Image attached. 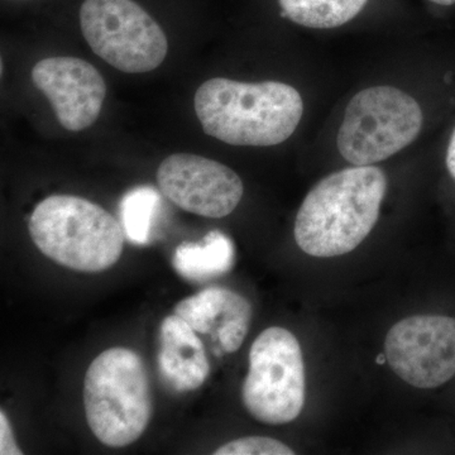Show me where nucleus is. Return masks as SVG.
Instances as JSON below:
<instances>
[{"label":"nucleus","mask_w":455,"mask_h":455,"mask_svg":"<svg viewBox=\"0 0 455 455\" xmlns=\"http://www.w3.org/2000/svg\"><path fill=\"white\" fill-rule=\"evenodd\" d=\"M386 190L387 179L379 167H349L326 176L299 209V248L319 259L352 252L376 226Z\"/></svg>","instance_id":"f257e3e1"},{"label":"nucleus","mask_w":455,"mask_h":455,"mask_svg":"<svg viewBox=\"0 0 455 455\" xmlns=\"http://www.w3.org/2000/svg\"><path fill=\"white\" fill-rule=\"evenodd\" d=\"M194 106L205 134L232 146L269 147L292 136L304 101L291 85L215 77L197 89Z\"/></svg>","instance_id":"f03ea898"},{"label":"nucleus","mask_w":455,"mask_h":455,"mask_svg":"<svg viewBox=\"0 0 455 455\" xmlns=\"http://www.w3.org/2000/svg\"><path fill=\"white\" fill-rule=\"evenodd\" d=\"M28 230L44 256L74 271H106L118 262L124 248L122 224L98 204L79 196L42 200Z\"/></svg>","instance_id":"7ed1b4c3"},{"label":"nucleus","mask_w":455,"mask_h":455,"mask_svg":"<svg viewBox=\"0 0 455 455\" xmlns=\"http://www.w3.org/2000/svg\"><path fill=\"white\" fill-rule=\"evenodd\" d=\"M86 421L99 442L124 448L139 440L152 416V395L142 358L132 349L104 350L84 381Z\"/></svg>","instance_id":"20e7f679"},{"label":"nucleus","mask_w":455,"mask_h":455,"mask_svg":"<svg viewBox=\"0 0 455 455\" xmlns=\"http://www.w3.org/2000/svg\"><path fill=\"white\" fill-rule=\"evenodd\" d=\"M423 122V110L411 95L392 86H372L347 106L338 149L355 166H372L411 145Z\"/></svg>","instance_id":"39448f33"},{"label":"nucleus","mask_w":455,"mask_h":455,"mask_svg":"<svg viewBox=\"0 0 455 455\" xmlns=\"http://www.w3.org/2000/svg\"><path fill=\"white\" fill-rule=\"evenodd\" d=\"M242 397L247 411L263 424L283 425L300 416L305 366L300 344L291 331L272 326L253 341Z\"/></svg>","instance_id":"423d86ee"},{"label":"nucleus","mask_w":455,"mask_h":455,"mask_svg":"<svg viewBox=\"0 0 455 455\" xmlns=\"http://www.w3.org/2000/svg\"><path fill=\"white\" fill-rule=\"evenodd\" d=\"M80 26L94 53L122 73H149L169 51L163 28L133 0H85Z\"/></svg>","instance_id":"0eeeda50"},{"label":"nucleus","mask_w":455,"mask_h":455,"mask_svg":"<svg viewBox=\"0 0 455 455\" xmlns=\"http://www.w3.org/2000/svg\"><path fill=\"white\" fill-rule=\"evenodd\" d=\"M391 370L423 390L440 387L455 376V319L415 315L396 323L385 341Z\"/></svg>","instance_id":"6e6552de"},{"label":"nucleus","mask_w":455,"mask_h":455,"mask_svg":"<svg viewBox=\"0 0 455 455\" xmlns=\"http://www.w3.org/2000/svg\"><path fill=\"white\" fill-rule=\"evenodd\" d=\"M157 184L163 196L182 211L214 220L232 214L244 193L235 171L191 154L164 158L157 170Z\"/></svg>","instance_id":"1a4fd4ad"},{"label":"nucleus","mask_w":455,"mask_h":455,"mask_svg":"<svg viewBox=\"0 0 455 455\" xmlns=\"http://www.w3.org/2000/svg\"><path fill=\"white\" fill-rule=\"evenodd\" d=\"M32 80L49 99L57 121L65 130L80 132L97 122L107 85L89 62L77 57H49L33 66Z\"/></svg>","instance_id":"9d476101"},{"label":"nucleus","mask_w":455,"mask_h":455,"mask_svg":"<svg viewBox=\"0 0 455 455\" xmlns=\"http://www.w3.org/2000/svg\"><path fill=\"white\" fill-rule=\"evenodd\" d=\"M175 314L196 333L211 334L224 353H235L247 337L252 307L232 290L209 287L180 301Z\"/></svg>","instance_id":"9b49d317"},{"label":"nucleus","mask_w":455,"mask_h":455,"mask_svg":"<svg viewBox=\"0 0 455 455\" xmlns=\"http://www.w3.org/2000/svg\"><path fill=\"white\" fill-rule=\"evenodd\" d=\"M158 372L171 390L196 391L209 376L205 347L196 331L179 315L164 317L160 326Z\"/></svg>","instance_id":"f8f14e48"},{"label":"nucleus","mask_w":455,"mask_h":455,"mask_svg":"<svg viewBox=\"0 0 455 455\" xmlns=\"http://www.w3.org/2000/svg\"><path fill=\"white\" fill-rule=\"evenodd\" d=\"M235 260V244L220 230L208 233L202 242H184L173 254V268L190 281L212 280L226 275Z\"/></svg>","instance_id":"ddd939ff"},{"label":"nucleus","mask_w":455,"mask_h":455,"mask_svg":"<svg viewBox=\"0 0 455 455\" xmlns=\"http://www.w3.org/2000/svg\"><path fill=\"white\" fill-rule=\"evenodd\" d=\"M370 0H278L283 16L311 29L347 25L363 12Z\"/></svg>","instance_id":"4468645a"},{"label":"nucleus","mask_w":455,"mask_h":455,"mask_svg":"<svg viewBox=\"0 0 455 455\" xmlns=\"http://www.w3.org/2000/svg\"><path fill=\"white\" fill-rule=\"evenodd\" d=\"M161 194L152 187H139L132 188L123 196L119 206L122 227L132 243L145 245L151 242L163 208Z\"/></svg>","instance_id":"2eb2a0df"},{"label":"nucleus","mask_w":455,"mask_h":455,"mask_svg":"<svg viewBox=\"0 0 455 455\" xmlns=\"http://www.w3.org/2000/svg\"><path fill=\"white\" fill-rule=\"evenodd\" d=\"M215 455H292L295 451L280 440L266 436H247L221 445Z\"/></svg>","instance_id":"dca6fc26"},{"label":"nucleus","mask_w":455,"mask_h":455,"mask_svg":"<svg viewBox=\"0 0 455 455\" xmlns=\"http://www.w3.org/2000/svg\"><path fill=\"white\" fill-rule=\"evenodd\" d=\"M0 454L20 455L22 451L16 444L13 430L4 411L0 412Z\"/></svg>","instance_id":"f3484780"},{"label":"nucleus","mask_w":455,"mask_h":455,"mask_svg":"<svg viewBox=\"0 0 455 455\" xmlns=\"http://www.w3.org/2000/svg\"><path fill=\"white\" fill-rule=\"evenodd\" d=\"M447 167L451 178L455 180V130L451 134V139L449 140L447 151Z\"/></svg>","instance_id":"a211bd4d"},{"label":"nucleus","mask_w":455,"mask_h":455,"mask_svg":"<svg viewBox=\"0 0 455 455\" xmlns=\"http://www.w3.org/2000/svg\"><path fill=\"white\" fill-rule=\"evenodd\" d=\"M429 2L436 5H442V7H451L455 4V0H429Z\"/></svg>","instance_id":"6ab92c4d"}]
</instances>
